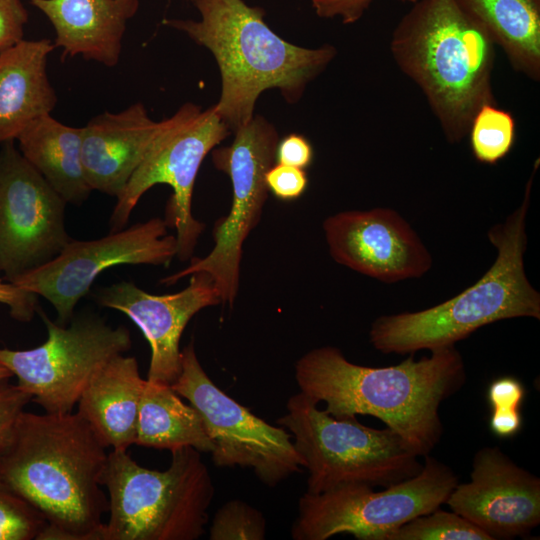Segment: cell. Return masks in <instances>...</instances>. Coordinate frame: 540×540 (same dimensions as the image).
<instances>
[{
  "label": "cell",
  "mask_w": 540,
  "mask_h": 540,
  "mask_svg": "<svg viewBox=\"0 0 540 540\" xmlns=\"http://www.w3.org/2000/svg\"><path fill=\"white\" fill-rule=\"evenodd\" d=\"M108 454L76 413L20 414L0 452V485L46 520L41 540H101Z\"/></svg>",
  "instance_id": "cell-1"
},
{
  "label": "cell",
  "mask_w": 540,
  "mask_h": 540,
  "mask_svg": "<svg viewBox=\"0 0 540 540\" xmlns=\"http://www.w3.org/2000/svg\"><path fill=\"white\" fill-rule=\"evenodd\" d=\"M465 366L455 346L438 348L397 365H357L332 346L312 349L295 364L304 395L323 402L336 418L369 415L399 434L420 456L440 441V404L465 383Z\"/></svg>",
  "instance_id": "cell-2"
},
{
  "label": "cell",
  "mask_w": 540,
  "mask_h": 540,
  "mask_svg": "<svg viewBox=\"0 0 540 540\" xmlns=\"http://www.w3.org/2000/svg\"><path fill=\"white\" fill-rule=\"evenodd\" d=\"M188 1L200 12L199 21L165 19L163 24L213 54L221 75L214 108L232 131L253 118L256 101L267 89H279L289 102L299 100L336 55L328 44L309 49L285 41L265 23L263 9L243 0Z\"/></svg>",
  "instance_id": "cell-3"
},
{
  "label": "cell",
  "mask_w": 540,
  "mask_h": 540,
  "mask_svg": "<svg viewBox=\"0 0 540 540\" xmlns=\"http://www.w3.org/2000/svg\"><path fill=\"white\" fill-rule=\"evenodd\" d=\"M495 43L456 0H418L393 31L391 54L422 90L450 143L468 135L492 90Z\"/></svg>",
  "instance_id": "cell-4"
},
{
  "label": "cell",
  "mask_w": 540,
  "mask_h": 540,
  "mask_svg": "<svg viewBox=\"0 0 540 540\" xmlns=\"http://www.w3.org/2000/svg\"><path fill=\"white\" fill-rule=\"evenodd\" d=\"M538 162L527 181L521 205L487 232L497 257L486 273L463 292L436 306L375 319L369 332L375 349L402 355L422 349L432 351L455 346L477 329L500 320L540 319V294L524 268L526 217Z\"/></svg>",
  "instance_id": "cell-5"
},
{
  "label": "cell",
  "mask_w": 540,
  "mask_h": 540,
  "mask_svg": "<svg viewBox=\"0 0 540 540\" xmlns=\"http://www.w3.org/2000/svg\"><path fill=\"white\" fill-rule=\"evenodd\" d=\"M165 470L139 465L124 450L108 453L102 486L109 519L101 540H196L204 534L215 488L200 452L171 451Z\"/></svg>",
  "instance_id": "cell-6"
},
{
  "label": "cell",
  "mask_w": 540,
  "mask_h": 540,
  "mask_svg": "<svg viewBox=\"0 0 540 540\" xmlns=\"http://www.w3.org/2000/svg\"><path fill=\"white\" fill-rule=\"evenodd\" d=\"M277 424L294 437L307 491L321 493L344 484L388 487L417 475L419 455L395 431L361 424L356 417L336 418L299 392L286 404Z\"/></svg>",
  "instance_id": "cell-7"
},
{
  "label": "cell",
  "mask_w": 540,
  "mask_h": 540,
  "mask_svg": "<svg viewBox=\"0 0 540 540\" xmlns=\"http://www.w3.org/2000/svg\"><path fill=\"white\" fill-rule=\"evenodd\" d=\"M421 471L404 481L374 491L367 484H344L311 494L298 502L291 529L295 540H326L350 534L358 540H384L410 520L446 502L458 477L450 467L426 455Z\"/></svg>",
  "instance_id": "cell-8"
},
{
  "label": "cell",
  "mask_w": 540,
  "mask_h": 540,
  "mask_svg": "<svg viewBox=\"0 0 540 540\" xmlns=\"http://www.w3.org/2000/svg\"><path fill=\"white\" fill-rule=\"evenodd\" d=\"M230 132L214 106L202 110L183 104L162 125L144 159L117 198L109 225L124 229L141 197L154 185L167 184L172 195L167 204L168 226L176 229L177 257L189 259L204 225L192 215V194L199 168Z\"/></svg>",
  "instance_id": "cell-9"
},
{
  "label": "cell",
  "mask_w": 540,
  "mask_h": 540,
  "mask_svg": "<svg viewBox=\"0 0 540 540\" xmlns=\"http://www.w3.org/2000/svg\"><path fill=\"white\" fill-rule=\"evenodd\" d=\"M234 133L229 146L212 150L215 167L229 176L232 185L230 211L213 228L214 246L204 258H191L186 268L161 280L172 285L205 272L214 281L221 303L230 307L239 291L243 244L261 219L269 193L265 174L275 163L279 141L275 127L260 115Z\"/></svg>",
  "instance_id": "cell-10"
},
{
  "label": "cell",
  "mask_w": 540,
  "mask_h": 540,
  "mask_svg": "<svg viewBox=\"0 0 540 540\" xmlns=\"http://www.w3.org/2000/svg\"><path fill=\"white\" fill-rule=\"evenodd\" d=\"M47 340L27 350L0 349V361L17 385L48 413H70L94 375L131 348L129 330L97 316L74 318L69 326L39 311Z\"/></svg>",
  "instance_id": "cell-11"
},
{
  "label": "cell",
  "mask_w": 540,
  "mask_h": 540,
  "mask_svg": "<svg viewBox=\"0 0 540 540\" xmlns=\"http://www.w3.org/2000/svg\"><path fill=\"white\" fill-rule=\"evenodd\" d=\"M171 387L201 415L216 466L250 468L268 487L300 471L291 434L219 389L201 366L192 342L181 350V371Z\"/></svg>",
  "instance_id": "cell-12"
},
{
  "label": "cell",
  "mask_w": 540,
  "mask_h": 540,
  "mask_svg": "<svg viewBox=\"0 0 540 540\" xmlns=\"http://www.w3.org/2000/svg\"><path fill=\"white\" fill-rule=\"evenodd\" d=\"M167 227L165 220L152 218L99 239H71L51 261L12 283L48 300L56 310V323L65 326L104 270L126 264L169 265L177 255V239L167 234Z\"/></svg>",
  "instance_id": "cell-13"
},
{
  "label": "cell",
  "mask_w": 540,
  "mask_h": 540,
  "mask_svg": "<svg viewBox=\"0 0 540 540\" xmlns=\"http://www.w3.org/2000/svg\"><path fill=\"white\" fill-rule=\"evenodd\" d=\"M66 201L23 157L15 141L0 149V273L12 282L56 257L72 239Z\"/></svg>",
  "instance_id": "cell-14"
},
{
  "label": "cell",
  "mask_w": 540,
  "mask_h": 540,
  "mask_svg": "<svg viewBox=\"0 0 540 540\" xmlns=\"http://www.w3.org/2000/svg\"><path fill=\"white\" fill-rule=\"evenodd\" d=\"M331 257L385 283L419 278L432 256L410 224L390 208L344 211L323 222Z\"/></svg>",
  "instance_id": "cell-15"
},
{
  "label": "cell",
  "mask_w": 540,
  "mask_h": 540,
  "mask_svg": "<svg viewBox=\"0 0 540 540\" xmlns=\"http://www.w3.org/2000/svg\"><path fill=\"white\" fill-rule=\"evenodd\" d=\"M445 503L492 540L528 536L540 523V479L498 447H483L470 481L458 483Z\"/></svg>",
  "instance_id": "cell-16"
},
{
  "label": "cell",
  "mask_w": 540,
  "mask_h": 540,
  "mask_svg": "<svg viewBox=\"0 0 540 540\" xmlns=\"http://www.w3.org/2000/svg\"><path fill=\"white\" fill-rule=\"evenodd\" d=\"M95 298L138 326L151 349L147 380L165 385H172L180 374L179 344L188 322L202 309L221 303L214 281L205 272L191 274L188 286L173 294H151L122 281L99 289Z\"/></svg>",
  "instance_id": "cell-17"
},
{
  "label": "cell",
  "mask_w": 540,
  "mask_h": 540,
  "mask_svg": "<svg viewBox=\"0 0 540 540\" xmlns=\"http://www.w3.org/2000/svg\"><path fill=\"white\" fill-rule=\"evenodd\" d=\"M162 121L150 118L136 102L124 110L103 112L83 126L82 160L92 191L120 196L144 159Z\"/></svg>",
  "instance_id": "cell-18"
},
{
  "label": "cell",
  "mask_w": 540,
  "mask_h": 540,
  "mask_svg": "<svg viewBox=\"0 0 540 540\" xmlns=\"http://www.w3.org/2000/svg\"><path fill=\"white\" fill-rule=\"evenodd\" d=\"M55 30L62 60L81 56L112 68L119 62L128 21L139 0H27Z\"/></svg>",
  "instance_id": "cell-19"
},
{
  "label": "cell",
  "mask_w": 540,
  "mask_h": 540,
  "mask_svg": "<svg viewBox=\"0 0 540 540\" xmlns=\"http://www.w3.org/2000/svg\"><path fill=\"white\" fill-rule=\"evenodd\" d=\"M49 39L21 40L0 52V145L16 141L34 119L51 114L57 94L47 74Z\"/></svg>",
  "instance_id": "cell-20"
},
{
  "label": "cell",
  "mask_w": 540,
  "mask_h": 540,
  "mask_svg": "<svg viewBox=\"0 0 540 540\" xmlns=\"http://www.w3.org/2000/svg\"><path fill=\"white\" fill-rule=\"evenodd\" d=\"M146 379L135 357H113L91 379L77 406L105 447L124 450L135 444L141 395Z\"/></svg>",
  "instance_id": "cell-21"
},
{
  "label": "cell",
  "mask_w": 540,
  "mask_h": 540,
  "mask_svg": "<svg viewBox=\"0 0 540 540\" xmlns=\"http://www.w3.org/2000/svg\"><path fill=\"white\" fill-rule=\"evenodd\" d=\"M82 135L83 127L66 125L48 114L30 122L16 139L23 157L66 203L77 206L92 192L83 166Z\"/></svg>",
  "instance_id": "cell-22"
},
{
  "label": "cell",
  "mask_w": 540,
  "mask_h": 540,
  "mask_svg": "<svg viewBox=\"0 0 540 540\" xmlns=\"http://www.w3.org/2000/svg\"><path fill=\"white\" fill-rule=\"evenodd\" d=\"M502 48L512 68L540 79V0H456Z\"/></svg>",
  "instance_id": "cell-23"
},
{
  "label": "cell",
  "mask_w": 540,
  "mask_h": 540,
  "mask_svg": "<svg viewBox=\"0 0 540 540\" xmlns=\"http://www.w3.org/2000/svg\"><path fill=\"white\" fill-rule=\"evenodd\" d=\"M135 444L169 451L182 447L199 452L213 449L199 412L185 404L171 385L147 379L140 400Z\"/></svg>",
  "instance_id": "cell-24"
},
{
  "label": "cell",
  "mask_w": 540,
  "mask_h": 540,
  "mask_svg": "<svg viewBox=\"0 0 540 540\" xmlns=\"http://www.w3.org/2000/svg\"><path fill=\"white\" fill-rule=\"evenodd\" d=\"M470 145L475 159L495 164L512 149L515 141L513 116L494 104L482 106L469 129Z\"/></svg>",
  "instance_id": "cell-25"
},
{
  "label": "cell",
  "mask_w": 540,
  "mask_h": 540,
  "mask_svg": "<svg viewBox=\"0 0 540 540\" xmlns=\"http://www.w3.org/2000/svg\"><path fill=\"white\" fill-rule=\"evenodd\" d=\"M384 540H492L479 527L451 511L436 509L388 533Z\"/></svg>",
  "instance_id": "cell-26"
},
{
  "label": "cell",
  "mask_w": 540,
  "mask_h": 540,
  "mask_svg": "<svg viewBox=\"0 0 540 540\" xmlns=\"http://www.w3.org/2000/svg\"><path fill=\"white\" fill-rule=\"evenodd\" d=\"M524 396L523 384L511 376L497 378L489 385L487 398L492 407L489 423L496 436L510 438L521 430L520 407Z\"/></svg>",
  "instance_id": "cell-27"
},
{
  "label": "cell",
  "mask_w": 540,
  "mask_h": 540,
  "mask_svg": "<svg viewBox=\"0 0 540 540\" xmlns=\"http://www.w3.org/2000/svg\"><path fill=\"white\" fill-rule=\"evenodd\" d=\"M266 521L263 514L241 500H231L221 506L209 531L211 540H263Z\"/></svg>",
  "instance_id": "cell-28"
},
{
  "label": "cell",
  "mask_w": 540,
  "mask_h": 540,
  "mask_svg": "<svg viewBox=\"0 0 540 540\" xmlns=\"http://www.w3.org/2000/svg\"><path fill=\"white\" fill-rule=\"evenodd\" d=\"M46 528L34 507L0 485V540H41Z\"/></svg>",
  "instance_id": "cell-29"
},
{
  "label": "cell",
  "mask_w": 540,
  "mask_h": 540,
  "mask_svg": "<svg viewBox=\"0 0 540 540\" xmlns=\"http://www.w3.org/2000/svg\"><path fill=\"white\" fill-rule=\"evenodd\" d=\"M31 401V395L17 384L0 379V452L9 443L20 414Z\"/></svg>",
  "instance_id": "cell-30"
},
{
  "label": "cell",
  "mask_w": 540,
  "mask_h": 540,
  "mask_svg": "<svg viewBox=\"0 0 540 540\" xmlns=\"http://www.w3.org/2000/svg\"><path fill=\"white\" fill-rule=\"evenodd\" d=\"M268 191L279 200L292 201L307 189L308 177L304 169L274 163L265 174Z\"/></svg>",
  "instance_id": "cell-31"
},
{
  "label": "cell",
  "mask_w": 540,
  "mask_h": 540,
  "mask_svg": "<svg viewBox=\"0 0 540 540\" xmlns=\"http://www.w3.org/2000/svg\"><path fill=\"white\" fill-rule=\"evenodd\" d=\"M28 18L21 0H0V52L24 39Z\"/></svg>",
  "instance_id": "cell-32"
},
{
  "label": "cell",
  "mask_w": 540,
  "mask_h": 540,
  "mask_svg": "<svg viewBox=\"0 0 540 540\" xmlns=\"http://www.w3.org/2000/svg\"><path fill=\"white\" fill-rule=\"evenodd\" d=\"M38 295L0 277V303L9 309L10 316L19 322H29L34 317Z\"/></svg>",
  "instance_id": "cell-33"
},
{
  "label": "cell",
  "mask_w": 540,
  "mask_h": 540,
  "mask_svg": "<svg viewBox=\"0 0 540 540\" xmlns=\"http://www.w3.org/2000/svg\"><path fill=\"white\" fill-rule=\"evenodd\" d=\"M313 157V147L303 135L291 133L277 143L275 163L305 169L311 165Z\"/></svg>",
  "instance_id": "cell-34"
},
{
  "label": "cell",
  "mask_w": 540,
  "mask_h": 540,
  "mask_svg": "<svg viewBox=\"0 0 540 540\" xmlns=\"http://www.w3.org/2000/svg\"><path fill=\"white\" fill-rule=\"evenodd\" d=\"M372 0H312V6L319 17L332 18L339 16L344 24H352L359 20ZM415 3L418 0H399Z\"/></svg>",
  "instance_id": "cell-35"
},
{
  "label": "cell",
  "mask_w": 540,
  "mask_h": 540,
  "mask_svg": "<svg viewBox=\"0 0 540 540\" xmlns=\"http://www.w3.org/2000/svg\"><path fill=\"white\" fill-rule=\"evenodd\" d=\"M12 376L11 371L0 361V379H10Z\"/></svg>",
  "instance_id": "cell-36"
}]
</instances>
